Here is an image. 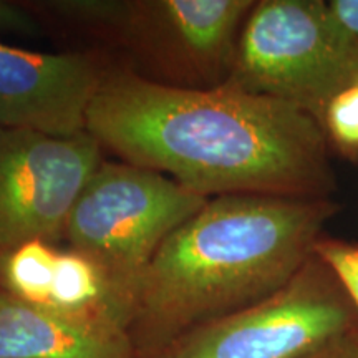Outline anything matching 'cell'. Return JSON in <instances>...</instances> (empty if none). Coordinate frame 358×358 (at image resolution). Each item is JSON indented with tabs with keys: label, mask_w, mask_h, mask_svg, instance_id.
I'll return each mask as SVG.
<instances>
[{
	"label": "cell",
	"mask_w": 358,
	"mask_h": 358,
	"mask_svg": "<svg viewBox=\"0 0 358 358\" xmlns=\"http://www.w3.org/2000/svg\"><path fill=\"white\" fill-rule=\"evenodd\" d=\"M312 252L330 268L358 315V241L352 243L322 234Z\"/></svg>",
	"instance_id": "obj_12"
},
{
	"label": "cell",
	"mask_w": 358,
	"mask_h": 358,
	"mask_svg": "<svg viewBox=\"0 0 358 358\" xmlns=\"http://www.w3.org/2000/svg\"><path fill=\"white\" fill-rule=\"evenodd\" d=\"M0 358H134L131 335L0 292Z\"/></svg>",
	"instance_id": "obj_9"
},
{
	"label": "cell",
	"mask_w": 358,
	"mask_h": 358,
	"mask_svg": "<svg viewBox=\"0 0 358 358\" xmlns=\"http://www.w3.org/2000/svg\"><path fill=\"white\" fill-rule=\"evenodd\" d=\"M330 150L358 159V83L338 92L325 106L320 120Z\"/></svg>",
	"instance_id": "obj_11"
},
{
	"label": "cell",
	"mask_w": 358,
	"mask_h": 358,
	"mask_svg": "<svg viewBox=\"0 0 358 358\" xmlns=\"http://www.w3.org/2000/svg\"><path fill=\"white\" fill-rule=\"evenodd\" d=\"M208 201L151 169L101 163L80 191L64 234L138 302L156 250Z\"/></svg>",
	"instance_id": "obj_4"
},
{
	"label": "cell",
	"mask_w": 358,
	"mask_h": 358,
	"mask_svg": "<svg viewBox=\"0 0 358 358\" xmlns=\"http://www.w3.org/2000/svg\"><path fill=\"white\" fill-rule=\"evenodd\" d=\"M337 19L358 38V0H329Z\"/></svg>",
	"instance_id": "obj_16"
},
{
	"label": "cell",
	"mask_w": 358,
	"mask_h": 358,
	"mask_svg": "<svg viewBox=\"0 0 358 358\" xmlns=\"http://www.w3.org/2000/svg\"><path fill=\"white\" fill-rule=\"evenodd\" d=\"M87 133L127 163L209 199H332L337 189L329 143L312 116L227 83L186 88L116 75L92 100Z\"/></svg>",
	"instance_id": "obj_1"
},
{
	"label": "cell",
	"mask_w": 358,
	"mask_h": 358,
	"mask_svg": "<svg viewBox=\"0 0 358 358\" xmlns=\"http://www.w3.org/2000/svg\"><path fill=\"white\" fill-rule=\"evenodd\" d=\"M88 133L58 138L0 127V254L64 232L80 191L101 164Z\"/></svg>",
	"instance_id": "obj_6"
},
{
	"label": "cell",
	"mask_w": 358,
	"mask_h": 358,
	"mask_svg": "<svg viewBox=\"0 0 358 358\" xmlns=\"http://www.w3.org/2000/svg\"><path fill=\"white\" fill-rule=\"evenodd\" d=\"M60 250L48 241L34 239L0 254L3 292L42 307L47 301Z\"/></svg>",
	"instance_id": "obj_10"
},
{
	"label": "cell",
	"mask_w": 358,
	"mask_h": 358,
	"mask_svg": "<svg viewBox=\"0 0 358 358\" xmlns=\"http://www.w3.org/2000/svg\"><path fill=\"white\" fill-rule=\"evenodd\" d=\"M226 83L294 106L320 124L329 101L358 83V38L329 0H259Z\"/></svg>",
	"instance_id": "obj_3"
},
{
	"label": "cell",
	"mask_w": 358,
	"mask_h": 358,
	"mask_svg": "<svg viewBox=\"0 0 358 358\" xmlns=\"http://www.w3.org/2000/svg\"><path fill=\"white\" fill-rule=\"evenodd\" d=\"M301 358H358V327Z\"/></svg>",
	"instance_id": "obj_14"
},
{
	"label": "cell",
	"mask_w": 358,
	"mask_h": 358,
	"mask_svg": "<svg viewBox=\"0 0 358 358\" xmlns=\"http://www.w3.org/2000/svg\"><path fill=\"white\" fill-rule=\"evenodd\" d=\"M101 82L82 55L0 43V127L58 138L87 133L88 108Z\"/></svg>",
	"instance_id": "obj_7"
},
{
	"label": "cell",
	"mask_w": 358,
	"mask_h": 358,
	"mask_svg": "<svg viewBox=\"0 0 358 358\" xmlns=\"http://www.w3.org/2000/svg\"><path fill=\"white\" fill-rule=\"evenodd\" d=\"M35 29H37V25H35L34 19H30L22 8L10 2L0 0V32L29 35Z\"/></svg>",
	"instance_id": "obj_15"
},
{
	"label": "cell",
	"mask_w": 358,
	"mask_h": 358,
	"mask_svg": "<svg viewBox=\"0 0 358 358\" xmlns=\"http://www.w3.org/2000/svg\"><path fill=\"white\" fill-rule=\"evenodd\" d=\"M332 199L216 196L176 227L146 267L133 329L161 350L194 327L268 297L312 256Z\"/></svg>",
	"instance_id": "obj_2"
},
{
	"label": "cell",
	"mask_w": 358,
	"mask_h": 358,
	"mask_svg": "<svg viewBox=\"0 0 358 358\" xmlns=\"http://www.w3.org/2000/svg\"><path fill=\"white\" fill-rule=\"evenodd\" d=\"M358 327V315L315 254L256 303L187 330L155 358H301Z\"/></svg>",
	"instance_id": "obj_5"
},
{
	"label": "cell",
	"mask_w": 358,
	"mask_h": 358,
	"mask_svg": "<svg viewBox=\"0 0 358 358\" xmlns=\"http://www.w3.org/2000/svg\"><path fill=\"white\" fill-rule=\"evenodd\" d=\"M256 0H161L134 7L166 64L191 88L221 87L229 80L237 43Z\"/></svg>",
	"instance_id": "obj_8"
},
{
	"label": "cell",
	"mask_w": 358,
	"mask_h": 358,
	"mask_svg": "<svg viewBox=\"0 0 358 358\" xmlns=\"http://www.w3.org/2000/svg\"><path fill=\"white\" fill-rule=\"evenodd\" d=\"M53 8L71 19L93 24H118L133 17L134 7L123 2H103V0H73V2H55Z\"/></svg>",
	"instance_id": "obj_13"
}]
</instances>
